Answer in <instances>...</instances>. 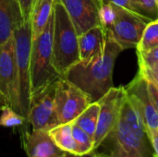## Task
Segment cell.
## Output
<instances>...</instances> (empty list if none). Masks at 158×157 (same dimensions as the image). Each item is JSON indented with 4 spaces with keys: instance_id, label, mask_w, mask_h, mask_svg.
<instances>
[{
    "instance_id": "cell-1",
    "label": "cell",
    "mask_w": 158,
    "mask_h": 157,
    "mask_svg": "<svg viewBox=\"0 0 158 157\" xmlns=\"http://www.w3.org/2000/svg\"><path fill=\"white\" fill-rule=\"evenodd\" d=\"M106 43L101 52L88 60H80L63 76L84 92L93 103L98 102L113 87L115 62L123 50L109 33H106Z\"/></svg>"
},
{
    "instance_id": "cell-2",
    "label": "cell",
    "mask_w": 158,
    "mask_h": 157,
    "mask_svg": "<svg viewBox=\"0 0 158 157\" xmlns=\"http://www.w3.org/2000/svg\"><path fill=\"white\" fill-rule=\"evenodd\" d=\"M79 35L64 6L55 0L53 28V64L63 77L74 64L79 62Z\"/></svg>"
},
{
    "instance_id": "cell-3",
    "label": "cell",
    "mask_w": 158,
    "mask_h": 157,
    "mask_svg": "<svg viewBox=\"0 0 158 157\" xmlns=\"http://www.w3.org/2000/svg\"><path fill=\"white\" fill-rule=\"evenodd\" d=\"M53 28L54 12L44 30L32 39L30 66L31 95L61 78L53 64Z\"/></svg>"
},
{
    "instance_id": "cell-4",
    "label": "cell",
    "mask_w": 158,
    "mask_h": 157,
    "mask_svg": "<svg viewBox=\"0 0 158 157\" xmlns=\"http://www.w3.org/2000/svg\"><path fill=\"white\" fill-rule=\"evenodd\" d=\"M14 40L21 113L27 118L31 98L30 66L32 33L31 21L24 22L14 31Z\"/></svg>"
},
{
    "instance_id": "cell-5",
    "label": "cell",
    "mask_w": 158,
    "mask_h": 157,
    "mask_svg": "<svg viewBox=\"0 0 158 157\" xmlns=\"http://www.w3.org/2000/svg\"><path fill=\"white\" fill-rule=\"evenodd\" d=\"M117 18L108 31L111 37L125 50L136 48L140 43L143 31L152 19L122 6L114 5Z\"/></svg>"
},
{
    "instance_id": "cell-6",
    "label": "cell",
    "mask_w": 158,
    "mask_h": 157,
    "mask_svg": "<svg viewBox=\"0 0 158 157\" xmlns=\"http://www.w3.org/2000/svg\"><path fill=\"white\" fill-rule=\"evenodd\" d=\"M92 103L84 92L65 78L56 81L55 105L58 125L73 122Z\"/></svg>"
},
{
    "instance_id": "cell-7",
    "label": "cell",
    "mask_w": 158,
    "mask_h": 157,
    "mask_svg": "<svg viewBox=\"0 0 158 157\" xmlns=\"http://www.w3.org/2000/svg\"><path fill=\"white\" fill-rule=\"evenodd\" d=\"M0 92L5 97L6 105L22 115L16 64L14 34L7 42L0 44Z\"/></svg>"
},
{
    "instance_id": "cell-8",
    "label": "cell",
    "mask_w": 158,
    "mask_h": 157,
    "mask_svg": "<svg viewBox=\"0 0 158 157\" xmlns=\"http://www.w3.org/2000/svg\"><path fill=\"white\" fill-rule=\"evenodd\" d=\"M56 81L44 87L31 95L27 121L31 124L32 130L48 131L58 126L55 105Z\"/></svg>"
},
{
    "instance_id": "cell-9",
    "label": "cell",
    "mask_w": 158,
    "mask_h": 157,
    "mask_svg": "<svg viewBox=\"0 0 158 157\" xmlns=\"http://www.w3.org/2000/svg\"><path fill=\"white\" fill-rule=\"evenodd\" d=\"M125 97L126 91L124 87H112L98 101L100 111L97 128L94 137V150L110 136L115 129Z\"/></svg>"
},
{
    "instance_id": "cell-10",
    "label": "cell",
    "mask_w": 158,
    "mask_h": 157,
    "mask_svg": "<svg viewBox=\"0 0 158 157\" xmlns=\"http://www.w3.org/2000/svg\"><path fill=\"white\" fill-rule=\"evenodd\" d=\"M124 88L127 96L141 112L149 140V137L158 129V112L150 99L147 81L141 73H138L134 80Z\"/></svg>"
},
{
    "instance_id": "cell-11",
    "label": "cell",
    "mask_w": 158,
    "mask_h": 157,
    "mask_svg": "<svg viewBox=\"0 0 158 157\" xmlns=\"http://www.w3.org/2000/svg\"><path fill=\"white\" fill-rule=\"evenodd\" d=\"M110 136L114 143L111 157H147L146 138L136 134L120 117Z\"/></svg>"
},
{
    "instance_id": "cell-12",
    "label": "cell",
    "mask_w": 158,
    "mask_h": 157,
    "mask_svg": "<svg viewBox=\"0 0 158 157\" xmlns=\"http://www.w3.org/2000/svg\"><path fill=\"white\" fill-rule=\"evenodd\" d=\"M66 8L78 35L99 24V8L102 0H56Z\"/></svg>"
},
{
    "instance_id": "cell-13",
    "label": "cell",
    "mask_w": 158,
    "mask_h": 157,
    "mask_svg": "<svg viewBox=\"0 0 158 157\" xmlns=\"http://www.w3.org/2000/svg\"><path fill=\"white\" fill-rule=\"evenodd\" d=\"M21 138L27 157H64L66 155V152L56 145L47 130L25 131Z\"/></svg>"
},
{
    "instance_id": "cell-14",
    "label": "cell",
    "mask_w": 158,
    "mask_h": 157,
    "mask_svg": "<svg viewBox=\"0 0 158 157\" xmlns=\"http://www.w3.org/2000/svg\"><path fill=\"white\" fill-rule=\"evenodd\" d=\"M23 23L18 0H0V44L7 42Z\"/></svg>"
},
{
    "instance_id": "cell-15",
    "label": "cell",
    "mask_w": 158,
    "mask_h": 157,
    "mask_svg": "<svg viewBox=\"0 0 158 157\" xmlns=\"http://www.w3.org/2000/svg\"><path fill=\"white\" fill-rule=\"evenodd\" d=\"M106 33L98 25L79 36V51L81 60H88L101 52L106 43Z\"/></svg>"
},
{
    "instance_id": "cell-16",
    "label": "cell",
    "mask_w": 158,
    "mask_h": 157,
    "mask_svg": "<svg viewBox=\"0 0 158 157\" xmlns=\"http://www.w3.org/2000/svg\"><path fill=\"white\" fill-rule=\"evenodd\" d=\"M55 0H34L31 14L32 39L36 38L48 24L54 12Z\"/></svg>"
},
{
    "instance_id": "cell-17",
    "label": "cell",
    "mask_w": 158,
    "mask_h": 157,
    "mask_svg": "<svg viewBox=\"0 0 158 157\" xmlns=\"http://www.w3.org/2000/svg\"><path fill=\"white\" fill-rule=\"evenodd\" d=\"M119 117L128 124V126L136 134L143 138L147 137L146 129L141 112L139 111L135 104L127 96V93L121 106Z\"/></svg>"
},
{
    "instance_id": "cell-18",
    "label": "cell",
    "mask_w": 158,
    "mask_h": 157,
    "mask_svg": "<svg viewBox=\"0 0 158 157\" xmlns=\"http://www.w3.org/2000/svg\"><path fill=\"white\" fill-rule=\"evenodd\" d=\"M48 133L56 145L62 151L79 155L78 147L72 134V122L60 124L49 130Z\"/></svg>"
},
{
    "instance_id": "cell-19",
    "label": "cell",
    "mask_w": 158,
    "mask_h": 157,
    "mask_svg": "<svg viewBox=\"0 0 158 157\" xmlns=\"http://www.w3.org/2000/svg\"><path fill=\"white\" fill-rule=\"evenodd\" d=\"M99 111V103H92L73 122L81 129H82L85 132H87L92 138H94L97 128Z\"/></svg>"
},
{
    "instance_id": "cell-20",
    "label": "cell",
    "mask_w": 158,
    "mask_h": 157,
    "mask_svg": "<svg viewBox=\"0 0 158 157\" xmlns=\"http://www.w3.org/2000/svg\"><path fill=\"white\" fill-rule=\"evenodd\" d=\"M158 46V19L149 22L143 31L142 40L136 47L137 52H146Z\"/></svg>"
},
{
    "instance_id": "cell-21",
    "label": "cell",
    "mask_w": 158,
    "mask_h": 157,
    "mask_svg": "<svg viewBox=\"0 0 158 157\" xmlns=\"http://www.w3.org/2000/svg\"><path fill=\"white\" fill-rule=\"evenodd\" d=\"M72 134L74 141L78 147V155L80 156L88 155L94 151V138H92L87 132L72 122Z\"/></svg>"
},
{
    "instance_id": "cell-22",
    "label": "cell",
    "mask_w": 158,
    "mask_h": 157,
    "mask_svg": "<svg viewBox=\"0 0 158 157\" xmlns=\"http://www.w3.org/2000/svg\"><path fill=\"white\" fill-rule=\"evenodd\" d=\"M27 121V118L15 111L9 105H4L1 108L0 116V127L4 128H15L21 126Z\"/></svg>"
},
{
    "instance_id": "cell-23",
    "label": "cell",
    "mask_w": 158,
    "mask_h": 157,
    "mask_svg": "<svg viewBox=\"0 0 158 157\" xmlns=\"http://www.w3.org/2000/svg\"><path fill=\"white\" fill-rule=\"evenodd\" d=\"M133 11L152 19H158V6L156 0H131Z\"/></svg>"
},
{
    "instance_id": "cell-24",
    "label": "cell",
    "mask_w": 158,
    "mask_h": 157,
    "mask_svg": "<svg viewBox=\"0 0 158 157\" xmlns=\"http://www.w3.org/2000/svg\"><path fill=\"white\" fill-rule=\"evenodd\" d=\"M117 18V12L113 4L102 3L99 8V24L105 31H108Z\"/></svg>"
},
{
    "instance_id": "cell-25",
    "label": "cell",
    "mask_w": 158,
    "mask_h": 157,
    "mask_svg": "<svg viewBox=\"0 0 158 157\" xmlns=\"http://www.w3.org/2000/svg\"><path fill=\"white\" fill-rule=\"evenodd\" d=\"M137 55L140 68H152L158 65V46L146 52H137Z\"/></svg>"
},
{
    "instance_id": "cell-26",
    "label": "cell",
    "mask_w": 158,
    "mask_h": 157,
    "mask_svg": "<svg viewBox=\"0 0 158 157\" xmlns=\"http://www.w3.org/2000/svg\"><path fill=\"white\" fill-rule=\"evenodd\" d=\"M33 1L34 0H18L24 22H28L31 19V14L32 6H33Z\"/></svg>"
},
{
    "instance_id": "cell-27",
    "label": "cell",
    "mask_w": 158,
    "mask_h": 157,
    "mask_svg": "<svg viewBox=\"0 0 158 157\" xmlns=\"http://www.w3.org/2000/svg\"><path fill=\"white\" fill-rule=\"evenodd\" d=\"M139 73H141L145 79H149L158 86V65L152 68H140Z\"/></svg>"
},
{
    "instance_id": "cell-28",
    "label": "cell",
    "mask_w": 158,
    "mask_h": 157,
    "mask_svg": "<svg viewBox=\"0 0 158 157\" xmlns=\"http://www.w3.org/2000/svg\"><path fill=\"white\" fill-rule=\"evenodd\" d=\"M146 81H147V90L150 99L158 112V86L149 79H146Z\"/></svg>"
},
{
    "instance_id": "cell-29",
    "label": "cell",
    "mask_w": 158,
    "mask_h": 157,
    "mask_svg": "<svg viewBox=\"0 0 158 157\" xmlns=\"http://www.w3.org/2000/svg\"><path fill=\"white\" fill-rule=\"evenodd\" d=\"M102 2L114 4V5L122 6L124 8H127V9H130V10H132L133 11L132 6H131V0H102Z\"/></svg>"
},
{
    "instance_id": "cell-30",
    "label": "cell",
    "mask_w": 158,
    "mask_h": 157,
    "mask_svg": "<svg viewBox=\"0 0 158 157\" xmlns=\"http://www.w3.org/2000/svg\"><path fill=\"white\" fill-rule=\"evenodd\" d=\"M149 141L154 148L155 151V156L158 157V129L149 137Z\"/></svg>"
},
{
    "instance_id": "cell-31",
    "label": "cell",
    "mask_w": 158,
    "mask_h": 157,
    "mask_svg": "<svg viewBox=\"0 0 158 157\" xmlns=\"http://www.w3.org/2000/svg\"><path fill=\"white\" fill-rule=\"evenodd\" d=\"M81 157H98L97 153H94V152H92L88 155H81Z\"/></svg>"
},
{
    "instance_id": "cell-32",
    "label": "cell",
    "mask_w": 158,
    "mask_h": 157,
    "mask_svg": "<svg viewBox=\"0 0 158 157\" xmlns=\"http://www.w3.org/2000/svg\"><path fill=\"white\" fill-rule=\"evenodd\" d=\"M64 157H81L80 155H73V154H69V153H66L65 156Z\"/></svg>"
},
{
    "instance_id": "cell-33",
    "label": "cell",
    "mask_w": 158,
    "mask_h": 157,
    "mask_svg": "<svg viewBox=\"0 0 158 157\" xmlns=\"http://www.w3.org/2000/svg\"><path fill=\"white\" fill-rule=\"evenodd\" d=\"M98 157H111L109 155H106V154H97Z\"/></svg>"
},
{
    "instance_id": "cell-34",
    "label": "cell",
    "mask_w": 158,
    "mask_h": 157,
    "mask_svg": "<svg viewBox=\"0 0 158 157\" xmlns=\"http://www.w3.org/2000/svg\"><path fill=\"white\" fill-rule=\"evenodd\" d=\"M156 3H157V6H158V0H156Z\"/></svg>"
},
{
    "instance_id": "cell-35",
    "label": "cell",
    "mask_w": 158,
    "mask_h": 157,
    "mask_svg": "<svg viewBox=\"0 0 158 157\" xmlns=\"http://www.w3.org/2000/svg\"><path fill=\"white\" fill-rule=\"evenodd\" d=\"M154 157H156V156H155V155H154Z\"/></svg>"
}]
</instances>
